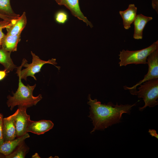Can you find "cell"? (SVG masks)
I'll use <instances>...</instances> for the list:
<instances>
[{
	"label": "cell",
	"instance_id": "cell-6",
	"mask_svg": "<svg viewBox=\"0 0 158 158\" xmlns=\"http://www.w3.org/2000/svg\"><path fill=\"white\" fill-rule=\"evenodd\" d=\"M147 63L148 66V70L143 79L140 80L136 85L131 87L123 86L124 89L128 90L130 94L136 95L137 87L146 81L152 79L158 78V49L150 54L147 57Z\"/></svg>",
	"mask_w": 158,
	"mask_h": 158
},
{
	"label": "cell",
	"instance_id": "cell-13",
	"mask_svg": "<svg viewBox=\"0 0 158 158\" xmlns=\"http://www.w3.org/2000/svg\"><path fill=\"white\" fill-rule=\"evenodd\" d=\"M137 7L134 4H130L128 8L124 11H120L119 13L123 20L125 29H129L133 23L137 15Z\"/></svg>",
	"mask_w": 158,
	"mask_h": 158
},
{
	"label": "cell",
	"instance_id": "cell-15",
	"mask_svg": "<svg viewBox=\"0 0 158 158\" xmlns=\"http://www.w3.org/2000/svg\"><path fill=\"white\" fill-rule=\"evenodd\" d=\"M20 35H5L1 40V47L8 52L16 51L18 44L21 40Z\"/></svg>",
	"mask_w": 158,
	"mask_h": 158
},
{
	"label": "cell",
	"instance_id": "cell-19",
	"mask_svg": "<svg viewBox=\"0 0 158 158\" xmlns=\"http://www.w3.org/2000/svg\"><path fill=\"white\" fill-rule=\"evenodd\" d=\"M54 18L56 23L59 24H63L68 21V15L66 11L61 10L55 13Z\"/></svg>",
	"mask_w": 158,
	"mask_h": 158
},
{
	"label": "cell",
	"instance_id": "cell-12",
	"mask_svg": "<svg viewBox=\"0 0 158 158\" xmlns=\"http://www.w3.org/2000/svg\"><path fill=\"white\" fill-rule=\"evenodd\" d=\"M27 23L26 13L24 12L19 17L6 28L7 34L12 35H21Z\"/></svg>",
	"mask_w": 158,
	"mask_h": 158
},
{
	"label": "cell",
	"instance_id": "cell-10",
	"mask_svg": "<svg viewBox=\"0 0 158 158\" xmlns=\"http://www.w3.org/2000/svg\"><path fill=\"white\" fill-rule=\"evenodd\" d=\"M54 126V123L50 120L31 121L28 126L27 132L37 135L42 134L51 129Z\"/></svg>",
	"mask_w": 158,
	"mask_h": 158
},
{
	"label": "cell",
	"instance_id": "cell-17",
	"mask_svg": "<svg viewBox=\"0 0 158 158\" xmlns=\"http://www.w3.org/2000/svg\"><path fill=\"white\" fill-rule=\"evenodd\" d=\"M0 13L15 19L20 16L13 10L10 0H0Z\"/></svg>",
	"mask_w": 158,
	"mask_h": 158
},
{
	"label": "cell",
	"instance_id": "cell-3",
	"mask_svg": "<svg viewBox=\"0 0 158 158\" xmlns=\"http://www.w3.org/2000/svg\"><path fill=\"white\" fill-rule=\"evenodd\" d=\"M158 49V41L154 42L149 47L144 49L134 51L123 49L120 51L118 64L120 66H126L128 65L134 64H147L148 56Z\"/></svg>",
	"mask_w": 158,
	"mask_h": 158
},
{
	"label": "cell",
	"instance_id": "cell-18",
	"mask_svg": "<svg viewBox=\"0 0 158 158\" xmlns=\"http://www.w3.org/2000/svg\"><path fill=\"white\" fill-rule=\"evenodd\" d=\"M29 150L25 140L21 142L9 155L6 156V158H24Z\"/></svg>",
	"mask_w": 158,
	"mask_h": 158
},
{
	"label": "cell",
	"instance_id": "cell-14",
	"mask_svg": "<svg viewBox=\"0 0 158 158\" xmlns=\"http://www.w3.org/2000/svg\"><path fill=\"white\" fill-rule=\"evenodd\" d=\"M30 137L28 133L23 136L14 140L4 141L0 145V153L5 156L11 154L15 148L22 141Z\"/></svg>",
	"mask_w": 158,
	"mask_h": 158
},
{
	"label": "cell",
	"instance_id": "cell-5",
	"mask_svg": "<svg viewBox=\"0 0 158 158\" xmlns=\"http://www.w3.org/2000/svg\"><path fill=\"white\" fill-rule=\"evenodd\" d=\"M31 54L32 56V62L30 64L28 63L27 60L24 59L22 61L21 66L17 67L16 73L17 75H19L21 79H23L26 80L27 77L30 76L32 77L34 79L37 80L35 76V74L40 71L42 66L45 64L49 63L55 66L59 70L60 67L55 65L57 64L55 59L52 58L47 61H44L40 59L32 51Z\"/></svg>",
	"mask_w": 158,
	"mask_h": 158
},
{
	"label": "cell",
	"instance_id": "cell-21",
	"mask_svg": "<svg viewBox=\"0 0 158 158\" xmlns=\"http://www.w3.org/2000/svg\"><path fill=\"white\" fill-rule=\"evenodd\" d=\"M3 115L0 113V145L4 142L3 134Z\"/></svg>",
	"mask_w": 158,
	"mask_h": 158
},
{
	"label": "cell",
	"instance_id": "cell-22",
	"mask_svg": "<svg viewBox=\"0 0 158 158\" xmlns=\"http://www.w3.org/2000/svg\"><path fill=\"white\" fill-rule=\"evenodd\" d=\"M152 8L158 13V0H152Z\"/></svg>",
	"mask_w": 158,
	"mask_h": 158
},
{
	"label": "cell",
	"instance_id": "cell-1",
	"mask_svg": "<svg viewBox=\"0 0 158 158\" xmlns=\"http://www.w3.org/2000/svg\"><path fill=\"white\" fill-rule=\"evenodd\" d=\"M89 101L87 104L90 106L89 117L91 119L94 128L91 133L96 130H103L113 125L121 122L122 114H130L132 107L136 105L126 104L114 105L111 102L107 104H102L97 99H91L90 95L88 96Z\"/></svg>",
	"mask_w": 158,
	"mask_h": 158
},
{
	"label": "cell",
	"instance_id": "cell-24",
	"mask_svg": "<svg viewBox=\"0 0 158 158\" xmlns=\"http://www.w3.org/2000/svg\"><path fill=\"white\" fill-rule=\"evenodd\" d=\"M148 132L152 136L158 139V135L157 133V131L155 130L149 129Z\"/></svg>",
	"mask_w": 158,
	"mask_h": 158
},
{
	"label": "cell",
	"instance_id": "cell-20",
	"mask_svg": "<svg viewBox=\"0 0 158 158\" xmlns=\"http://www.w3.org/2000/svg\"><path fill=\"white\" fill-rule=\"evenodd\" d=\"M15 21H10L4 20H0V48H1V40L5 35L2 32V29L7 28Z\"/></svg>",
	"mask_w": 158,
	"mask_h": 158
},
{
	"label": "cell",
	"instance_id": "cell-16",
	"mask_svg": "<svg viewBox=\"0 0 158 158\" xmlns=\"http://www.w3.org/2000/svg\"><path fill=\"white\" fill-rule=\"evenodd\" d=\"M11 52L7 51L3 49L0 48V63L4 68V70L6 73L12 71L17 68L11 57Z\"/></svg>",
	"mask_w": 158,
	"mask_h": 158
},
{
	"label": "cell",
	"instance_id": "cell-4",
	"mask_svg": "<svg viewBox=\"0 0 158 158\" xmlns=\"http://www.w3.org/2000/svg\"><path fill=\"white\" fill-rule=\"evenodd\" d=\"M140 85L139 91H137L136 95L139 98H142L145 105L139 107V110L142 111L147 107H154L158 104V79H154L144 82Z\"/></svg>",
	"mask_w": 158,
	"mask_h": 158
},
{
	"label": "cell",
	"instance_id": "cell-7",
	"mask_svg": "<svg viewBox=\"0 0 158 158\" xmlns=\"http://www.w3.org/2000/svg\"><path fill=\"white\" fill-rule=\"evenodd\" d=\"M27 108L25 107L18 106L13 114L17 138L22 137L28 133L27 128L31 120L30 116L27 113Z\"/></svg>",
	"mask_w": 158,
	"mask_h": 158
},
{
	"label": "cell",
	"instance_id": "cell-26",
	"mask_svg": "<svg viewBox=\"0 0 158 158\" xmlns=\"http://www.w3.org/2000/svg\"><path fill=\"white\" fill-rule=\"evenodd\" d=\"M32 158H40V157L39 155L37 153H35L32 156Z\"/></svg>",
	"mask_w": 158,
	"mask_h": 158
},
{
	"label": "cell",
	"instance_id": "cell-28",
	"mask_svg": "<svg viewBox=\"0 0 158 158\" xmlns=\"http://www.w3.org/2000/svg\"><path fill=\"white\" fill-rule=\"evenodd\" d=\"M56 3L59 5L61 0H55Z\"/></svg>",
	"mask_w": 158,
	"mask_h": 158
},
{
	"label": "cell",
	"instance_id": "cell-8",
	"mask_svg": "<svg viewBox=\"0 0 158 158\" xmlns=\"http://www.w3.org/2000/svg\"><path fill=\"white\" fill-rule=\"evenodd\" d=\"M79 0H61L60 5H63L71 11L72 14L80 20L85 23L87 26L91 28L93 27L92 24L84 16L79 6Z\"/></svg>",
	"mask_w": 158,
	"mask_h": 158
},
{
	"label": "cell",
	"instance_id": "cell-9",
	"mask_svg": "<svg viewBox=\"0 0 158 158\" xmlns=\"http://www.w3.org/2000/svg\"><path fill=\"white\" fill-rule=\"evenodd\" d=\"M3 134L4 142L14 140L16 137L13 114L3 118Z\"/></svg>",
	"mask_w": 158,
	"mask_h": 158
},
{
	"label": "cell",
	"instance_id": "cell-25",
	"mask_svg": "<svg viewBox=\"0 0 158 158\" xmlns=\"http://www.w3.org/2000/svg\"><path fill=\"white\" fill-rule=\"evenodd\" d=\"M7 73L4 70L0 71V81L4 79Z\"/></svg>",
	"mask_w": 158,
	"mask_h": 158
},
{
	"label": "cell",
	"instance_id": "cell-23",
	"mask_svg": "<svg viewBox=\"0 0 158 158\" xmlns=\"http://www.w3.org/2000/svg\"><path fill=\"white\" fill-rule=\"evenodd\" d=\"M0 18L3 20L10 21H13L16 19H14L0 13Z\"/></svg>",
	"mask_w": 158,
	"mask_h": 158
},
{
	"label": "cell",
	"instance_id": "cell-2",
	"mask_svg": "<svg viewBox=\"0 0 158 158\" xmlns=\"http://www.w3.org/2000/svg\"><path fill=\"white\" fill-rule=\"evenodd\" d=\"M17 75L19 77L18 88L15 93H12V96H7V104L11 110L16 106L28 108L35 105L42 98L41 94L36 97L33 95L36 84L33 86H25L21 82L20 76Z\"/></svg>",
	"mask_w": 158,
	"mask_h": 158
},
{
	"label": "cell",
	"instance_id": "cell-11",
	"mask_svg": "<svg viewBox=\"0 0 158 158\" xmlns=\"http://www.w3.org/2000/svg\"><path fill=\"white\" fill-rule=\"evenodd\" d=\"M153 18L140 14L136 15L133 23L134 26V31L133 35L134 39H141L143 37V31L146 24Z\"/></svg>",
	"mask_w": 158,
	"mask_h": 158
},
{
	"label": "cell",
	"instance_id": "cell-27",
	"mask_svg": "<svg viewBox=\"0 0 158 158\" xmlns=\"http://www.w3.org/2000/svg\"><path fill=\"white\" fill-rule=\"evenodd\" d=\"M6 156L0 153V158H5Z\"/></svg>",
	"mask_w": 158,
	"mask_h": 158
}]
</instances>
